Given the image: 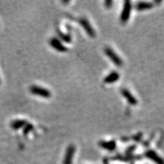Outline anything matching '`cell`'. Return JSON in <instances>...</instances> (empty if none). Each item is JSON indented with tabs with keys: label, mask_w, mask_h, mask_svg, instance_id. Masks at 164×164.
Wrapping results in <instances>:
<instances>
[{
	"label": "cell",
	"mask_w": 164,
	"mask_h": 164,
	"mask_svg": "<svg viewBox=\"0 0 164 164\" xmlns=\"http://www.w3.org/2000/svg\"><path fill=\"white\" fill-rule=\"evenodd\" d=\"M29 91L32 95L38 96L43 98H49L51 96V93L49 90L38 85H32L29 88Z\"/></svg>",
	"instance_id": "1"
},
{
	"label": "cell",
	"mask_w": 164,
	"mask_h": 164,
	"mask_svg": "<svg viewBox=\"0 0 164 164\" xmlns=\"http://www.w3.org/2000/svg\"><path fill=\"white\" fill-rule=\"evenodd\" d=\"M132 10V4L130 1H125L124 2L123 8L122 10L121 15H120V21L123 23H125L129 21L131 13Z\"/></svg>",
	"instance_id": "2"
},
{
	"label": "cell",
	"mask_w": 164,
	"mask_h": 164,
	"mask_svg": "<svg viewBox=\"0 0 164 164\" xmlns=\"http://www.w3.org/2000/svg\"><path fill=\"white\" fill-rule=\"evenodd\" d=\"M105 53L106 55L108 57V58L110 59V60L115 65L120 67V66H122V65L123 64V60L121 59V57L118 56V54L111 47H106L105 49Z\"/></svg>",
	"instance_id": "3"
},
{
	"label": "cell",
	"mask_w": 164,
	"mask_h": 164,
	"mask_svg": "<svg viewBox=\"0 0 164 164\" xmlns=\"http://www.w3.org/2000/svg\"><path fill=\"white\" fill-rule=\"evenodd\" d=\"M79 23L80 25H81V27H83V29L85 31L86 34H88L90 37L91 38L95 37L96 32L93 27H92L91 24L90 23L88 20H87V19L85 18H81L79 20Z\"/></svg>",
	"instance_id": "4"
},
{
	"label": "cell",
	"mask_w": 164,
	"mask_h": 164,
	"mask_svg": "<svg viewBox=\"0 0 164 164\" xmlns=\"http://www.w3.org/2000/svg\"><path fill=\"white\" fill-rule=\"evenodd\" d=\"M75 152V146L74 145L71 144L68 146L64 155L63 164H72Z\"/></svg>",
	"instance_id": "5"
},
{
	"label": "cell",
	"mask_w": 164,
	"mask_h": 164,
	"mask_svg": "<svg viewBox=\"0 0 164 164\" xmlns=\"http://www.w3.org/2000/svg\"><path fill=\"white\" fill-rule=\"evenodd\" d=\"M49 43L51 46L54 49L57 51L62 52V53L67 51V47L64 46V45L61 43L60 40H58L56 38H52L50 40Z\"/></svg>",
	"instance_id": "6"
},
{
	"label": "cell",
	"mask_w": 164,
	"mask_h": 164,
	"mask_svg": "<svg viewBox=\"0 0 164 164\" xmlns=\"http://www.w3.org/2000/svg\"><path fill=\"white\" fill-rule=\"evenodd\" d=\"M121 94L123 96L124 98L126 99L127 102H128L130 105H131L133 106H135L136 105H137L138 101H137L135 97L133 95V94L129 91V90H128L127 89L125 88L122 89Z\"/></svg>",
	"instance_id": "7"
},
{
	"label": "cell",
	"mask_w": 164,
	"mask_h": 164,
	"mask_svg": "<svg viewBox=\"0 0 164 164\" xmlns=\"http://www.w3.org/2000/svg\"><path fill=\"white\" fill-rule=\"evenodd\" d=\"M145 156L157 164H164V160L159 155H157L156 152L153 151V150H149V151H146L145 153Z\"/></svg>",
	"instance_id": "8"
},
{
	"label": "cell",
	"mask_w": 164,
	"mask_h": 164,
	"mask_svg": "<svg viewBox=\"0 0 164 164\" xmlns=\"http://www.w3.org/2000/svg\"><path fill=\"white\" fill-rule=\"evenodd\" d=\"M120 79V74L116 71H112L109 74L105 77L104 82L107 84H111V83H116Z\"/></svg>",
	"instance_id": "9"
},
{
	"label": "cell",
	"mask_w": 164,
	"mask_h": 164,
	"mask_svg": "<svg viewBox=\"0 0 164 164\" xmlns=\"http://www.w3.org/2000/svg\"><path fill=\"white\" fill-rule=\"evenodd\" d=\"M154 7L153 3L149 1H138L135 4V9L138 11H144V10H150Z\"/></svg>",
	"instance_id": "10"
},
{
	"label": "cell",
	"mask_w": 164,
	"mask_h": 164,
	"mask_svg": "<svg viewBox=\"0 0 164 164\" xmlns=\"http://www.w3.org/2000/svg\"><path fill=\"white\" fill-rule=\"evenodd\" d=\"M99 145H100L103 148L107 150V151H112L116 148V141L114 140H111V141H101L99 143Z\"/></svg>",
	"instance_id": "11"
},
{
	"label": "cell",
	"mask_w": 164,
	"mask_h": 164,
	"mask_svg": "<svg viewBox=\"0 0 164 164\" xmlns=\"http://www.w3.org/2000/svg\"><path fill=\"white\" fill-rule=\"evenodd\" d=\"M27 124V123L25 120H15L10 123V127L13 129L17 130L22 127H24Z\"/></svg>",
	"instance_id": "12"
},
{
	"label": "cell",
	"mask_w": 164,
	"mask_h": 164,
	"mask_svg": "<svg viewBox=\"0 0 164 164\" xmlns=\"http://www.w3.org/2000/svg\"><path fill=\"white\" fill-rule=\"evenodd\" d=\"M57 34H58L61 39L64 42H66V43H70V42L71 41V37L70 36V35L64 34V33H62V32H60V31H58Z\"/></svg>",
	"instance_id": "13"
},
{
	"label": "cell",
	"mask_w": 164,
	"mask_h": 164,
	"mask_svg": "<svg viewBox=\"0 0 164 164\" xmlns=\"http://www.w3.org/2000/svg\"><path fill=\"white\" fill-rule=\"evenodd\" d=\"M23 128H24L23 133L25 134V135H27V133H29L33 129L34 127H33V125H32V124L27 123V125H26L25 126L23 127Z\"/></svg>",
	"instance_id": "14"
},
{
	"label": "cell",
	"mask_w": 164,
	"mask_h": 164,
	"mask_svg": "<svg viewBox=\"0 0 164 164\" xmlns=\"http://www.w3.org/2000/svg\"><path fill=\"white\" fill-rule=\"evenodd\" d=\"M105 3V6L107 8H110L113 6V1H111V0H107V1H105L104 2Z\"/></svg>",
	"instance_id": "15"
},
{
	"label": "cell",
	"mask_w": 164,
	"mask_h": 164,
	"mask_svg": "<svg viewBox=\"0 0 164 164\" xmlns=\"http://www.w3.org/2000/svg\"><path fill=\"white\" fill-rule=\"evenodd\" d=\"M0 82H1V80H0Z\"/></svg>",
	"instance_id": "16"
}]
</instances>
